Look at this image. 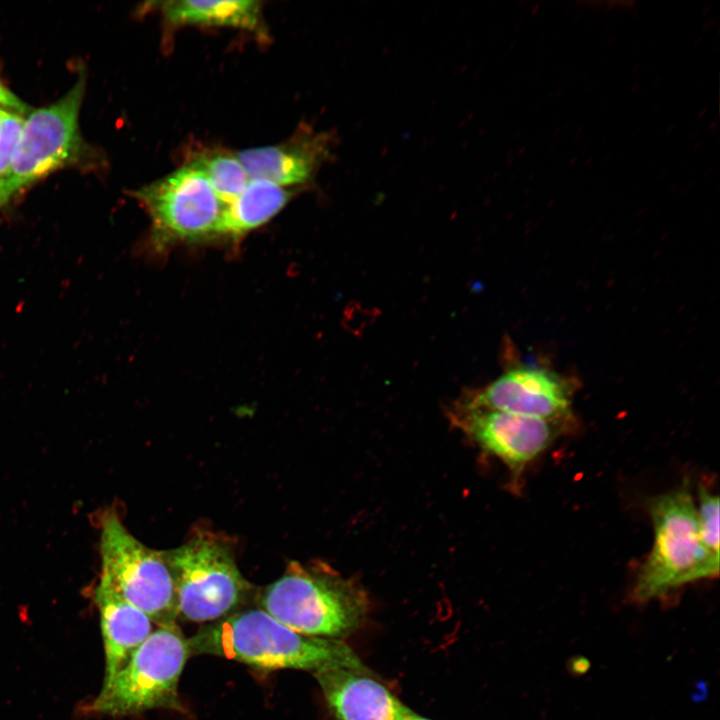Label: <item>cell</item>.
I'll return each mask as SVG.
<instances>
[{
	"instance_id": "obj_1",
	"label": "cell",
	"mask_w": 720,
	"mask_h": 720,
	"mask_svg": "<svg viewBox=\"0 0 720 720\" xmlns=\"http://www.w3.org/2000/svg\"><path fill=\"white\" fill-rule=\"evenodd\" d=\"M187 642L190 654L218 656L264 670H369L343 641L298 633L262 609L214 621Z\"/></svg>"
},
{
	"instance_id": "obj_2",
	"label": "cell",
	"mask_w": 720,
	"mask_h": 720,
	"mask_svg": "<svg viewBox=\"0 0 720 720\" xmlns=\"http://www.w3.org/2000/svg\"><path fill=\"white\" fill-rule=\"evenodd\" d=\"M262 610L292 630L340 640L364 622L369 600L362 586L326 564H290L265 588Z\"/></svg>"
},
{
	"instance_id": "obj_3",
	"label": "cell",
	"mask_w": 720,
	"mask_h": 720,
	"mask_svg": "<svg viewBox=\"0 0 720 720\" xmlns=\"http://www.w3.org/2000/svg\"><path fill=\"white\" fill-rule=\"evenodd\" d=\"M649 512L654 543L637 575L633 601L648 602L718 575L719 560L709 554L701 540L696 506L687 485L653 498Z\"/></svg>"
},
{
	"instance_id": "obj_4",
	"label": "cell",
	"mask_w": 720,
	"mask_h": 720,
	"mask_svg": "<svg viewBox=\"0 0 720 720\" xmlns=\"http://www.w3.org/2000/svg\"><path fill=\"white\" fill-rule=\"evenodd\" d=\"M190 655L176 623L159 626L103 686L89 711L127 716L152 709L182 710L178 684Z\"/></svg>"
},
{
	"instance_id": "obj_5",
	"label": "cell",
	"mask_w": 720,
	"mask_h": 720,
	"mask_svg": "<svg viewBox=\"0 0 720 720\" xmlns=\"http://www.w3.org/2000/svg\"><path fill=\"white\" fill-rule=\"evenodd\" d=\"M85 87L86 74L81 71L64 96L24 117L12 164L0 181V209L38 180L80 160L85 145L79 114Z\"/></svg>"
},
{
	"instance_id": "obj_6",
	"label": "cell",
	"mask_w": 720,
	"mask_h": 720,
	"mask_svg": "<svg viewBox=\"0 0 720 720\" xmlns=\"http://www.w3.org/2000/svg\"><path fill=\"white\" fill-rule=\"evenodd\" d=\"M163 556L175 587L178 617L183 620H220L248 593L231 552L215 536L195 535Z\"/></svg>"
},
{
	"instance_id": "obj_7",
	"label": "cell",
	"mask_w": 720,
	"mask_h": 720,
	"mask_svg": "<svg viewBox=\"0 0 720 720\" xmlns=\"http://www.w3.org/2000/svg\"><path fill=\"white\" fill-rule=\"evenodd\" d=\"M101 577L158 626L178 617L175 587L163 552L137 540L114 511L101 521Z\"/></svg>"
},
{
	"instance_id": "obj_8",
	"label": "cell",
	"mask_w": 720,
	"mask_h": 720,
	"mask_svg": "<svg viewBox=\"0 0 720 720\" xmlns=\"http://www.w3.org/2000/svg\"><path fill=\"white\" fill-rule=\"evenodd\" d=\"M134 196L150 216L152 240L159 250L221 234L225 205L191 163L141 187Z\"/></svg>"
},
{
	"instance_id": "obj_9",
	"label": "cell",
	"mask_w": 720,
	"mask_h": 720,
	"mask_svg": "<svg viewBox=\"0 0 720 720\" xmlns=\"http://www.w3.org/2000/svg\"><path fill=\"white\" fill-rule=\"evenodd\" d=\"M453 424L482 451L500 459L518 481L527 464L543 453L567 422L547 421L457 402Z\"/></svg>"
},
{
	"instance_id": "obj_10",
	"label": "cell",
	"mask_w": 720,
	"mask_h": 720,
	"mask_svg": "<svg viewBox=\"0 0 720 720\" xmlns=\"http://www.w3.org/2000/svg\"><path fill=\"white\" fill-rule=\"evenodd\" d=\"M574 383L542 367L518 366L507 370L462 403L547 421L571 417Z\"/></svg>"
},
{
	"instance_id": "obj_11",
	"label": "cell",
	"mask_w": 720,
	"mask_h": 720,
	"mask_svg": "<svg viewBox=\"0 0 720 720\" xmlns=\"http://www.w3.org/2000/svg\"><path fill=\"white\" fill-rule=\"evenodd\" d=\"M335 145L334 135L304 126L284 143L242 150L235 156L249 179L287 187L310 183L331 159Z\"/></svg>"
},
{
	"instance_id": "obj_12",
	"label": "cell",
	"mask_w": 720,
	"mask_h": 720,
	"mask_svg": "<svg viewBox=\"0 0 720 720\" xmlns=\"http://www.w3.org/2000/svg\"><path fill=\"white\" fill-rule=\"evenodd\" d=\"M314 677L337 720H402L410 711L369 670L335 668Z\"/></svg>"
},
{
	"instance_id": "obj_13",
	"label": "cell",
	"mask_w": 720,
	"mask_h": 720,
	"mask_svg": "<svg viewBox=\"0 0 720 720\" xmlns=\"http://www.w3.org/2000/svg\"><path fill=\"white\" fill-rule=\"evenodd\" d=\"M104 644L105 675L109 680L153 632V622L141 610L125 601L100 577L94 591Z\"/></svg>"
},
{
	"instance_id": "obj_14",
	"label": "cell",
	"mask_w": 720,
	"mask_h": 720,
	"mask_svg": "<svg viewBox=\"0 0 720 720\" xmlns=\"http://www.w3.org/2000/svg\"><path fill=\"white\" fill-rule=\"evenodd\" d=\"M294 189L255 179L231 203L225 206L221 234L239 237L269 221L293 197Z\"/></svg>"
},
{
	"instance_id": "obj_15",
	"label": "cell",
	"mask_w": 720,
	"mask_h": 720,
	"mask_svg": "<svg viewBox=\"0 0 720 720\" xmlns=\"http://www.w3.org/2000/svg\"><path fill=\"white\" fill-rule=\"evenodd\" d=\"M161 10L174 25L227 26L249 31L261 28L260 2L251 0L166 1Z\"/></svg>"
},
{
	"instance_id": "obj_16",
	"label": "cell",
	"mask_w": 720,
	"mask_h": 720,
	"mask_svg": "<svg viewBox=\"0 0 720 720\" xmlns=\"http://www.w3.org/2000/svg\"><path fill=\"white\" fill-rule=\"evenodd\" d=\"M191 164L205 175L225 206L237 198L250 181L244 167L232 154H204L194 159Z\"/></svg>"
},
{
	"instance_id": "obj_17",
	"label": "cell",
	"mask_w": 720,
	"mask_h": 720,
	"mask_svg": "<svg viewBox=\"0 0 720 720\" xmlns=\"http://www.w3.org/2000/svg\"><path fill=\"white\" fill-rule=\"evenodd\" d=\"M698 499L696 511L701 540L709 554L719 560V497L700 486Z\"/></svg>"
},
{
	"instance_id": "obj_18",
	"label": "cell",
	"mask_w": 720,
	"mask_h": 720,
	"mask_svg": "<svg viewBox=\"0 0 720 720\" xmlns=\"http://www.w3.org/2000/svg\"><path fill=\"white\" fill-rule=\"evenodd\" d=\"M24 117L0 110V181L5 177L12 164Z\"/></svg>"
},
{
	"instance_id": "obj_19",
	"label": "cell",
	"mask_w": 720,
	"mask_h": 720,
	"mask_svg": "<svg viewBox=\"0 0 720 720\" xmlns=\"http://www.w3.org/2000/svg\"><path fill=\"white\" fill-rule=\"evenodd\" d=\"M0 110L26 116L31 109L0 81Z\"/></svg>"
},
{
	"instance_id": "obj_20",
	"label": "cell",
	"mask_w": 720,
	"mask_h": 720,
	"mask_svg": "<svg viewBox=\"0 0 720 720\" xmlns=\"http://www.w3.org/2000/svg\"><path fill=\"white\" fill-rule=\"evenodd\" d=\"M402 720H430L410 710Z\"/></svg>"
}]
</instances>
